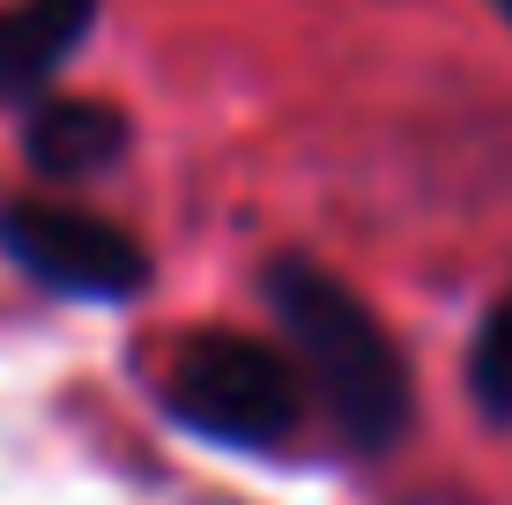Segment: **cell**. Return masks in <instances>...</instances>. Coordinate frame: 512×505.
Wrapping results in <instances>:
<instances>
[{"label":"cell","mask_w":512,"mask_h":505,"mask_svg":"<svg viewBox=\"0 0 512 505\" xmlns=\"http://www.w3.org/2000/svg\"><path fill=\"white\" fill-rule=\"evenodd\" d=\"M268 298L282 312V335L305 357L312 394L342 424V439L357 454H386L409 431V357L394 350V335L372 320V305L342 283V275L312 268V260H275Z\"/></svg>","instance_id":"obj_1"},{"label":"cell","mask_w":512,"mask_h":505,"mask_svg":"<svg viewBox=\"0 0 512 505\" xmlns=\"http://www.w3.org/2000/svg\"><path fill=\"white\" fill-rule=\"evenodd\" d=\"M305 357L253 335H193L171 364V409L223 446H282L305 424Z\"/></svg>","instance_id":"obj_2"},{"label":"cell","mask_w":512,"mask_h":505,"mask_svg":"<svg viewBox=\"0 0 512 505\" xmlns=\"http://www.w3.org/2000/svg\"><path fill=\"white\" fill-rule=\"evenodd\" d=\"M0 246L45 290H67V298H134L141 275H149V253L119 223L52 208V201H8L0 208Z\"/></svg>","instance_id":"obj_3"},{"label":"cell","mask_w":512,"mask_h":505,"mask_svg":"<svg viewBox=\"0 0 512 505\" xmlns=\"http://www.w3.org/2000/svg\"><path fill=\"white\" fill-rule=\"evenodd\" d=\"M97 0H15L0 8V97H38L82 52Z\"/></svg>","instance_id":"obj_4"},{"label":"cell","mask_w":512,"mask_h":505,"mask_svg":"<svg viewBox=\"0 0 512 505\" xmlns=\"http://www.w3.org/2000/svg\"><path fill=\"white\" fill-rule=\"evenodd\" d=\"M30 164L45 179H90V171H112L119 149H127V112L97 97H52L30 112V134H23Z\"/></svg>","instance_id":"obj_5"},{"label":"cell","mask_w":512,"mask_h":505,"mask_svg":"<svg viewBox=\"0 0 512 505\" xmlns=\"http://www.w3.org/2000/svg\"><path fill=\"white\" fill-rule=\"evenodd\" d=\"M468 387H475V402H483L490 416H505L512 424V298L483 320V335H475V350H468Z\"/></svg>","instance_id":"obj_6"},{"label":"cell","mask_w":512,"mask_h":505,"mask_svg":"<svg viewBox=\"0 0 512 505\" xmlns=\"http://www.w3.org/2000/svg\"><path fill=\"white\" fill-rule=\"evenodd\" d=\"M498 8H505V15H512V0H498Z\"/></svg>","instance_id":"obj_7"}]
</instances>
